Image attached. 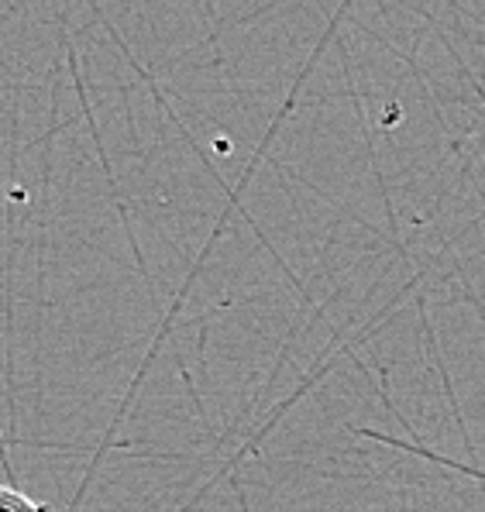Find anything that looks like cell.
<instances>
[{
    "mask_svg": "<svg viewBox=\"0 0 485 512\" xmlns=\"http://www.w3.org/2000/svg\"><path fill=\"white\" fill-rule=\"evenodd\" d=\"M0 512H52V509L35 499H28V495L18 492V488L0 485Z\"/></svg>",
    "mask_w": 485,
    "mask_h": 512,
    "instance_id": "cell-1",
    "label": "cell"
}]
</instances>
